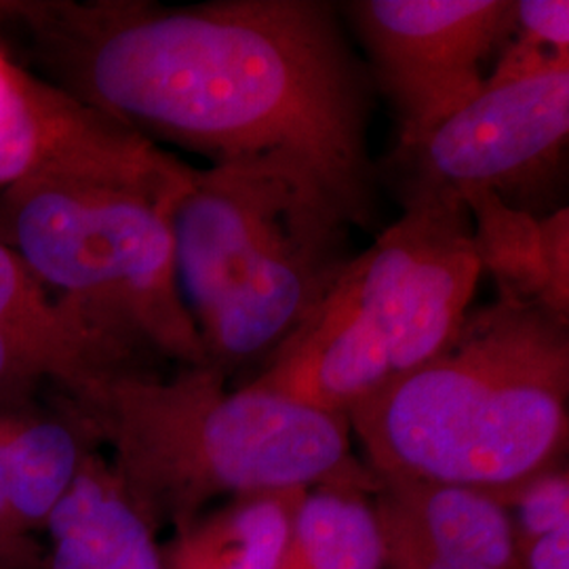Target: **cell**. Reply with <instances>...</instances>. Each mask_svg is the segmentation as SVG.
<instances>
[{
  "label": "cell",
  "mask_w": 569,
  "mask_h": 569,
  "mask_svg": "<svg viewBox=\"0 0 569 569\" xmlns=\"http://www.w3.org/2000/svg\"><path fill=\"white\" fill-rule=\"evenodd\" d=\"M373 488L331 483L300 498L277 569H382Z\"/></svg>",
  "instance_id": "obj_15"
},
{
  "label": "cell",
  "mask_w": 569,
  "mask_h": 569,
  "mask_svg": "<svg viewBox=\"0 0 569 569\" xmlns=\"http://www.w3.org/2000/svg\"><path fill=\"white\" fill-rule=\"evenodd\" d=\"M376 491L449 561L468 568L519 569L512 517L500 498L432 483H378Z\"/></svg>",
  "instance_id": "obj_13"
},
{
  "label": "cell",
  "mask_w": 569,
  "mask_h": 569,
  "mask_svg": "<svg viewBox=\"0 0 569 569\" xmlns=\"http://www.w3.org/2000/svg\"><path fill=\"white\" fill-rule=\"evenodd\" d=\"M373 509L385 542V568L382 569H479L453 563L437 555L427 542L413 531L387 498L373 493Z\"/></svg>",
  "instance_id": "obj_17"
},
{
  "label": "cell",
  "mask_w": 569,
  "mask_h": 569,
  "mask_svg": "<svg viewBox=\"0 0 569 569\" xmlns=\"http://www.w3.org/2000/svg\"><path fill=\"white\" fill-rule=\"evenodd\" d=\"M44 569H164L157 528L96 449L51 512Z\"/></svg>",
  "instance_id": "obj_10"
},
{
  "label": "cell",
  "mask_w": 569,
  "mask_h": 569,
  "mask_svg": "<svg viewBox=\"0 0 569 569\" xmlns=\"http://www.w3.org/2000/svg\"><path fill=\"white\" fill-rule=\"evenodd\" d=\"M346 420L378 483L477 489L507 505L566 465L569 321L498 289L427 363Z\"/></svg>",
  "instance_id": "obj_2"
},
{
  "label": "cell",
  "mask_w": 569,
  "mask_h": 569,
  "mask_svg": "<svg viewBox=\"0 0 569 569\" xmlns=\"http://www.w3.org/2000/svg\"><path fill=\"white\" fill-rule=\"evenodd\" d=\"M9 411H0V569H44V555L30 533L16 523L9 507L7 470H4V435Z\"/></svg>",
  "instance_id": "obj_18"
},
{
  "label": "cell",
  "mask_w": 569,
  "mask_h": 569,
  "mask_svg": "<svg viewBox=\"0 0 569 569\" xmlns=\"http://www.w3.org/2000/svg\"><path fill=\"white\" fill-rule=\"evenodd\" d=\"M169 226L183 305L209 366L228 378L258 373L352 258L348 226L258 169H194Z\"/></svg>",
  "instance_id": "obj_5"
},
{
  "label": "cell",
  "mask_w": 569,
  "mask_h": 569,
  "mask_svg": "<svg viewBox=\"0 0 569 569\" xmlns=\"http://www.w3.org/2000/svg\"><path fill=\"white\" fill-rule=\"evenodd\" d=\"M41 79L140 133L291 183L348 228H371L376 89L340 2H4Z\"/></svg>",
  "instance_id": "obj_1"
},
{
  "label": "cell",
  "mask_w": 569,
  "mask_h": 569,
  "mask_svg": "<svg viewBox=\"0 0 569 569\" xmlns=\"http://www.w3.org/2000/svg\"><path fill=\"white\" fill-rule=\"evenodd\" d=\"M340 11L395 117L397 148L425 140L483 91L515 23V0H350Z\"/></svg>",
  "instance_id": "obj_8"
},
{
  "label": "cell",
  "mask_w": 569,
  "mask_h": 569,
  "mask_svg": "<svg viewBox=\"0 0 569 569\" xmlns=\"http://www.w3.org/2000/svg\"><path fill=\"white\" fill-rule=\"evenodd\" d=\"M133 359L72 397L98 448L154 528L176 533L218 500L266 491L357 483L378 489L352 456L346 416L251 387H232L218 367Z\"/></svg>",
  "instance_id": "obj_3"
},
{
  "label": "cell",
  "mask_w": 569,
  "mask_h": 569,
  "mask_svg": "<svg viewBox=\"0 0 569 569\" xmlns=\"http://www.w3.org/2000/svg\"><path fill=\"white\" fill-rule=\"evenodd\" d=\"M96 449L89 428L61 399L53 411H39L34 406L9 411L7 491L13 519L26 533L44 528Z\"/></svg>",
  "instance_id": "obj_12"
},
{
  "label": "cell",
  "mask_w": 569,
  "mask_h": 569,
  "mask_svg": "<svg viewBox=\"0 0 569 569\" xmlns=\"http://www.w3.org/2000/svg\"><path fill=\"white\" fill-rule=\"evenodd\" d=\"M507 507L512 517L517 550L555 529L569 526V472L566 465L550 468L519 489Z\"/></svg>",
  "instance_id": "obj_16"
},
{
  "label": "cell",
  "mask_w": 569,
  "mask_h": 569,
  "mask_svg": "<svg viewBox=\"0 0 569 569\" xmlns=\"http://www.w3.org/2000/svg\"><path fill=\"white\" fill-rule=\"evenodd\" d=\"M460 199L483 274L489 272L498 289L569 321L568 207L538 218L481 190Z\"/></svg>",
  "instance_id": "obj_11"
},
{
  "label": "cell",
  "mask_w": 569,
  "mask_h": 569,
  "mask_svg": "<svg viewBox=\"0 0 569 569\" xmlns=\"http://www.w3.org/2000/svg\"><path fill=\"white\" fill-rule=\"evenodd\" d=\"M399 203L403 213L243 387L346 416L448 345L483 277L470 213L451 192Z\"/></svg>",
  "instance_id": "obj_4"
},
{
  "label": "cell",
  "mask_w": 569,
  "mask_h": 569,
  "mask_svg": "<svg viewBox=\"0 0 569 569\" xmlns=\"http://www.w3.org/2000/svg\"><path fill=\"white\" fill-rule=\"evenodd\" d=\"M569 66L483 91L425 140L378 163L399 199L422 192H489L545 218L563 209Z\"/></svg>",
  "instance_id": "obj_7"
},
{
  "label": "cell",
  "mask_w": 569,
  "mask_h": 569,
  "mask_svg": "<svg viewBox=\"0 0 569 569\" xmlns=\"http://www.w3.org/2000/svg\"><path fill=\"white\" fill-rule=\"evenodd\" d=\"M308 489L232 498L176 533L164 569H277L291 519Z\"/></svg>",
  "instance_id": "obj_14"
},
{
  "label": "cell",
  "mask_w": 569,
  "mask_h": 569,
  "mask_svg": "<svg viewBox=\"0 0 569 569\" xmlns=\"http://www.w3.org/2000/svg\"><path fill=\"white\" fill-rule=\"evenodd\" d=\"M173 201L110 183L28 180L0 190V241L106 338L207 366L176 274Z\"/></svg>",
  "instance_id": "obj_6"
},
{
  "label": "cell",
  "mask_w": 569,
  "mask_h": 569,
  "mask_svg": "<svg viewBox=\"0 0 569 569\" xmlns=\"http://www.w3.org/2000/svg\"><path fill=\"white\" fill-rule=\"evenodd\" d=\"M519 569H569V526L519 547Z\"/></svg>",
  "instance_id": "obj_19"
},
{
  "label": "cell",
  "mask_w": 569,
  "mask_h": 569,
  "mask_svg": "<svg viewBox=\"0 0 569 569\" xmlns=\"http://www.w3.org/2000/svg\"><path fill=\"white\" fill-rule=\"evenodd\" d=\"M140 357L87 326L0 241V411L34 406L44 385L72 397L106 371Z\"/></svg>",
  "instance_id": "obj_9"
}]
</instances>
